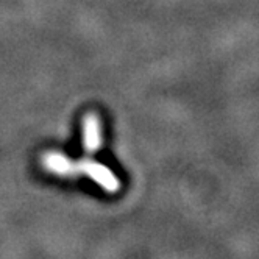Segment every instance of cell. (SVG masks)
Segmentation results:
<instances>
[{
    "label": "cell",
    "mask_w": 259,
    "mask_h": 259,
    "mask_svg": "<svg viewBox=\"0 0 259 259\" xmlns=\"http://www.w3.org/2000/svg\"><path fill=\"white\" fill-rule=\"evenodd\" d=\"M41 164L47 172L58 177H88L109 194L117 192L122 186L120 180L113 174V170L106 167L105 164L89 158L73 161L61 152L50 150L41 156Z\"/></svg>",
    "instance_id": "1"
},
{
    "label": "cell",
    "mask_w": 259,
    "mask_h": 259,
    "mask_svg": "<svg viewBox=\"0 0 259 259\" xmlns=\"http://www.w3.org/2000/svg\"><path fill=\"white\" fill-rule=\"evenodd\" d=\"M81 130H83V147H84V150L88 153L99 152L102 144H103L100 117L96 113L84 114V117L81 120Z\"/></svg>",
    "instance_id": "2"
}]
</instances>
